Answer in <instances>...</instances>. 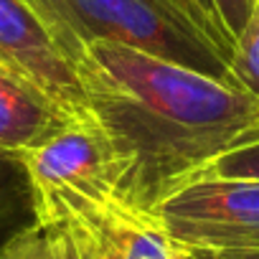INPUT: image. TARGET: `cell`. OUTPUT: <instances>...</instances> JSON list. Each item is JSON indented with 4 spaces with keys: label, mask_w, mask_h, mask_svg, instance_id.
<instances>
[{
    "label": "cell",
    "mask_w": 259,
    "mask_h": 259,
    "mask_svg": "<svg viewBox=\"0 0 259 259\" xmlns=\"http://www.w3.org/2000/svg\"><path fill=\"white\" fill-rule=\"evenodd\" d=\"M71 66L87 112L127 168V201L150 211L206 170L259 117V99L188 66L112 41H89Z\"/></svg>",
    "instance_id": "6da1fadb"
},
{
    "label": "cell",
    "mask_w": 259,
    "mask_h": 259,
    "mask_svg": "<svg viewBox=\"0 0 259 259\" xmlns=\"http://www.w3.org/2000/svg\"><path fill=\"white\" fill-rule=\"evenodd\" d=\"M16 168H21L18 158L0 153V234H3L8 216H11V208H13V170Z\"/></svg>",
    "instance_id": "7c38bea8"
},
{
    "label": "cell",
    "mask_w": 259,
    "mask_h": 259,
    "mask_svg": "<svg viewBox=\"0 0 259 259\" xmlns=\"http://www.w3.org/2000/svg\"><path fill=\"white\" fill-rule=\"evenodd\" d=\"M196 3H198L201 8H206V11H208V13H211V16H213V18L221 23V18H219V13H216V6H213V0H196ZM224 31H226V28H224Z\"/></svg>",
    "instance_id": "5bb4252c"
},
{
    "label": "cell",
    "mask_w": 259,
    "mask_h": 259,
    "mask_svg": "<svg viewBox=\"0 0 259 259\" xmlns=\"http://www.w3.org/2000/svg\"><path fill=\"white\" fill-rule=\"evenodd\" d=\"M0 259H61L54 239L46 229L38 224L18 229L3 246H0Z\"/></svg>",
    "instance_id": "30bf717a"
},
{
    "label": "cell",
    "mask_w": 259,
    "mask_h": 259,
    "mask_svg": "<svg viewBox=\"0 0 259 259\" xmlns=\"http://www.w3.org/2000/svg\"><path fill=\"white\" fill-rule=\"evenodd\" d=\"M201 173L229 178H259V117L224 148V153Z\"/></svg>",
    "instance_id": "ba28073f"
},
{
    "label": "cell",
    "mask_w": 259,
    "mask_h": 259,
    "mask_svg": "<svg viewBox=\"0 0 259 259\" xmlns=\"http://www.w3.org/2000/svg\"><path fill=\"white\" fill-rule=\"evenodd\" d=\"M216 13L221 18V26L226 28V33L231 36V41H236V36L241 33V28L246 26L254 0H213Z\"/></svg>",
    "instance_id": "8fae6325"
},
{
    "label": "cell",
    "mask_w": 259,
    "mask_h": 259,
    "mask_svg": "<svg viewBox=\"0 0 259 259\" xmlns=\"http://www.w3.org/2000/svg\"><path fill=\"white\" fill-rule=\"evenodd\" d=\"M71 119L26 79L0 69V153L21 158Z\"/></svg>",
    "instance_id": "52a82bcc"
},
{
    "label": "cell",
    "mask_w": 259,
    "mask_h": 259,
    "mask_svg": "<svg viewBox=\"0 0 259 259\" xmlns=\"http://www.w3.org/2000/svg\"><path fill=\"white\" fill-rule=\"evenodd\" d=\"M176 259H186V256H183V251H181V246H178V256H176Z\"/></svg>",
    "instance_id": "9a60e30c"
},
{
    "label": "cell",
    "mask_w": 259,
    "mask_h": 259,
    "mask_svg": "<svg viewBox=\"0 0 259 259\" xmlns=\"http://www.w3.org/2000/svg\"><path fill=\"white\" fill-rule=\"evenodd\" d=\"M231 81L259 99V0H254L251 16L234 41Z\"/></svg>",
    "instance_id": "9c48e42d"
},
{
    "label": "cell",
    "mask_w": 259,
    "mask_h": 259,
    "mask_svg": "<svg viewBox=\"0 0 259 259\" xmlns=\"http://www.w3.org/2000/svg\"><path fill=\"white\" fill-rule=\"evenodd\" d=\"M0 69L33 84L66 114H87V97L71 61L28 0H0Z\"/></svg>",
    "instance_id": "5b68a950"
},
{
    "label": "cell",
    "mask_w": 259,
    "mask_h": 259,
    "mask_svg": "<svg viewBox=\"0 0 259 259\" xmlns=\"http://www.w3.org/2000/svg\"><path fill=\"white\" fill-rule=\"evenodd\" d=\"M28 6L69 61L89 41H112L234 84V41L196 0H28Z\"/></svg>",
    "instance_id": "7a4b0ae2"
},
{
    "label": "cell",
    "mask_w": 259,
    "mask_h": 259,
    "mask_svg": "<svg viewBox=\"0 0 259 259\" xmlns=\"http://www.w3.org/2000/svg\"><path fill=\"white\" fill-rule=\"evenodd\" d=\"M61 259H176L178 246L150 211L117 206L107 213L46 229Z\"/></svg>",
    "instance_id": "8992f818"
},
{
    "label": "cell",
    "mask_w": 259,
    "mask_h": 259,
    "mask_svg": "<svg viewBox=\"0 0 259 259\" xmlns=\"http://www.w3.org/2000/svg\"><path fill=\"white\" fill-rule=\"evenodd\" d=\"M18 160L28 183L33 224L41 229L130 206L127 168L89 112L66 119Z\"/></svg>",
    "instance_id": "3957f363"
},
{
    "label": "cell",
    "mask_w": 259,
    "mask_h": 259,
    "mask_svg": "<svg viewBox=\"0 0 259 259\" xmlns=\"http://www.w3.org/2000/svg\"><path fill=\"white\" fill-rule=\"evenodd\" d=\"M186 259H259V249H181Z\"/></svg>",
    "instance_id": "4fadbf2b"
},
{
    "label": "cell",
    "mask_w": 259,
    "mask_h": 259,
    "mask_svg": "<svg viewBox=\"0 0 259 259\" xmlns=\"http://www.w3.org/2000/svg\"><path fill=\"white\" fill-rule=\"evenodd\" d=\"M153 216L181 249H259V178L198 173L176 186Z\"/></svg>",
    "instance_id": "277c9868"
}]
</instances>
